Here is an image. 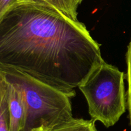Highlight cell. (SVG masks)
Segmentation results:
<instances>
[{
  "instance_id": "6da1fadb",
  "label": "cell",
  "mask_w": 131,
  "mask_h": 131,
  "mask_svg": "<svg viewBox=\"0 0 131 131\" xmlns=\"http://www.w3.org/2000/svg\"><path fill=\"white\" fill-rule=\"evenodd\" d=\"M104 61L83 23L47 5L17 3L0 16V65L66 90Z\"/></svg>"
},
{
  "instance_id": "7a4b0ae2",
  "label": "cell",
  "mask_w": 131,
  "mask_h": 131,
  "mask_svg": "<svg viewBox=\"0 0 131 131\" xmlns=\"http://www.w3.org/2000/svg\"><path fill=\"white\" fill-rule=\"evenodd\" d=\"M0 78L22 93L26 108L23 131L42 126L52 130L73 118L71 99L75 96V92H67L24 72L1 65Z\"/></svg>"
},
{
  "instance_id": "3957f363",
  "label": "cell",
  "mask_w": 131,
  "mask_h": 131,
  "mask_svg": "<svg viewBox=\"0 0 131 131\" xmlns=\"http://www.w3.org/2000/svg\"><path fill=\"white\" fill-rule=\"evenodd\" d=\"M125 78L124 72L104 61L79 86L92 119L106 127L115 125L126 111Z\"/></svg>"
},
{
  "instance_id": "277c9868",
  "label": "cell",
  "mask_w": 131,
  "mask_h": 131,
  "mask_svg": "<svg viewBox=\"0 0 131 131\" xmlns=\"http://www.w3.org/2000/svg\"><path fill=\"white\" fill-rule=\"evenodd\" d=\"M4 81L7 88L9 131H23L26 120V108L23 95L18 88L5 79Z\"/></svg>"
},
{
  "instance_id": "5b68a950",
  "label": "cell",
  "mask_w": 131,
  "mask_h": 131,
  "mask_svg": "<svg viewBox=\"0 0 131 131\" xmlns=\"http://www.w3.org/2000/svg\"><path fill=\"white\" fill-rule=\"evenodd\" d=\"M17 3H35L49 5L73 20H78V9L74 6L72 0H19Z\"/></svg>"
},
{
  "instance_id": "8992f818",
  "label": "cell",
  "mask_w": 131,
  "mask_h": 131,
  "mask_svg": "<svg viewBox=\"0 0 131 131\" xmlns=\"http://www.w3.org/2000/svg\"><path fill=\"white\" fill-rule=\"evenodd\" d=\"M52 131H98L95 127V121L93 119L84 120L74 118L60 124L51 130Z\"/></svg>"
},
{
  "instance_id": "52a82bcc",
  "label": "cell",
  "mask_w": 131,
  "mask_h": 131,
  "mask_svg": "<svg viewBox=\"0 0 131 131\" xmlns=\"http://www.w3.org/2000/svg\"><path fill=\"white\" fill-rule=\"evenodd\" d=\"M0 131H9V112L7 88L0 86Z\"/></svg>"
},
{
  "instance_id": "ba28073f",
  "label": "cell",
  "mask_w": 131,
  "mask_h": 131,
  "mask_svg": "<svg viewBox=\"0 0 131 131\" xmlns=\"http://www.w3.org/2000/svg\"><path fill=\"white\" fill-rule=\"evenodd\" d=\"M125 60L127 64L126 78L127 81L128 89L127 91V109L129 111V116L130 119L131 126V38L127 46Z\"/></svg>"
},
{
  "instance_id": "9c48e42d",
  "label": "cell",
  "mask_w": 131,
  "mask_h": 131,
  "mask_svg": "<svg viewBox=\"0 0 131 131\" xmlns=\"http://www.w3.org/2000/svg\"><path fill=\"white\" fill-rule=\"evenodd\" d=\"M18 1L19 0H0V16L14 6Z\"/></svg>"
},
{
  "instance_id": "30bf717a",
  "label": "cell",
  "mask_w": 131,
  "mask_h": 131,
  "mask_svg": "<svg viewBox=\"0 0 131 131\" xmlns=\"http://www.w3.org/2000/svg\"><path fill=\"white\" fill-rule=\"evenodd\" d=\"M29 131H52V130H51V129H48V128L46 127L42 126V127H39L32 129Z\"/></svg>"
},
{
  "instance_id": "8fae6325",
  "label": "cell",
  "mask_w": 131,
  "mask_h": 131,
  "mask_svg": "<svg viewBox=\"0 0 131 131\" xmlns=\"http://www.w3.org/2000/svg\"><path fill=\"white\" fill-rule=\"evenodd\" d=\"M83 1V0H72L74 6H75L77 9H78V6H79V5L81 3L82 1Z\"/></svg>"
}]
</instances>
